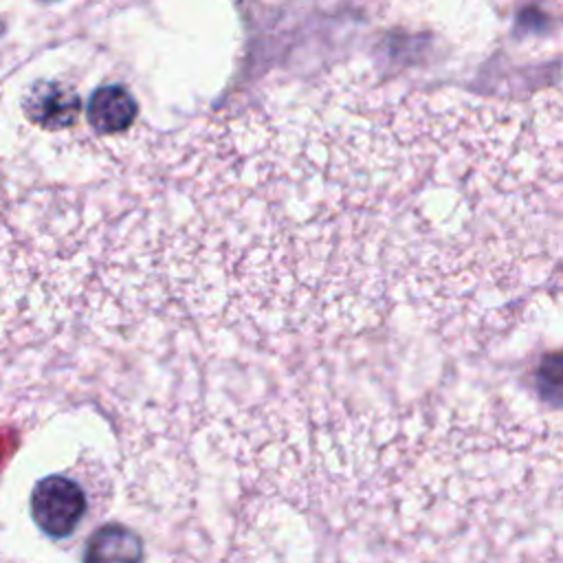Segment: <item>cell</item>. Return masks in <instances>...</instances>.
I'll use <instances>...</instances> for the list:
<instances>
[{
	"label": "cell",
	"mask_w": 563,
	"mask_h": 563,
	"mask_svg": "<svg viewBox=\"0 0 563 563\" xmlns=\"http://www.w3.org/2000/svg\"><path fill=\"white\" fill-rule=\"evenodd\" d=\"M561 108L328 79L152 139L97 238L130 321L449 328L556 299Z\"/></svg>",
	"instance_id": "cell-1"
},
{
	"label": "cell",
	"mask_w": 563,
	"mask_h": 563,
	"mask_svg": "<svg viewBox=\"0 0 563 563\" xmlns=\"http://www.w3.org/2000/svg\"><path fill=\"white\" fill-rule=\"evenodd\" d=\"M31 519L51 539H64L81 523L88 501L84 488L64 475H48L33 486Z\"/></svg>",
	"instance_id": "cell-2"
},
{
	"label": "cell",
	"mask_w": 563,
	"mask_h": 563,
	"mask_svg": "<svg viewBox=\"0 0 563 563\" xmlns=\"http://www.w3.org/2000/svg\"><path fill=\"white\" fill-rule=\"evenodd\" d=\"M22 110L31 123L42 130L59 132L70 128L81 110L79 95L62 84L51 79H40L31 84L22 99Z\"/></svg>",
	"instance_id": "cell-3"
},
{
	"label": "cell",
	"mask_w": 563,
	"mask_h": 563,
	"mask_svg": "<svg viewBox=\"0 0 563 563\" xmlns=\"http://www.w3.org/2000/svg\"><path fill=\"white\" fill-rule=\"evenodd\" d=\"M136 112L134 97L119 84L97 88L88 101V123L99 134L125 132L134 123Z\"/></svg>",
	"instance_id": "cell-4"
},
{
	"label": "cell",
	"mask_w": 563,
	"mask_h": 563,
	"mask_svg": "<svg viewBox=\"0 0 563 563\" xmlns=\"http://www.w3.org/2000/svg\"><path fill=\"white\" fill-rule=\"evenodd\" d=\"M141 537L119 523H108L95 530L84 550V563H141Z\"/></svg>",
	"instance_id": "cell-5"
}]
</instances>
